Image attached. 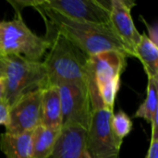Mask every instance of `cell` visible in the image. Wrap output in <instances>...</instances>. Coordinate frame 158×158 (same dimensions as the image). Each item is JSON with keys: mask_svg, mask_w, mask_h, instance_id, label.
I'll list each match as a JSON object with an SVG mask.
<instances>
[{"mask_svg": "<svg viewBox=\"0 0 158 158\" xmlns=\"http://www.w3.org/2000/svg\"><path fill=\"white\" fill-rule=\"evenodd\" d=\"M134 57L143 64L148 79H158V47L146 33H142L141 40L134 49Z\"/></svg>", "mask_w": 158, "mask_h": 158, "instance_id": "5bb4252c", "label": "cell"}, {"mask_svg": "<svg viewBox=\"0 0 158 158\" xmlns=\"http://www.w3.org/2000/svg\"><path fill=\"white\" fill-rule=\"evenodd\" d=\"M51 45L44 64L48 84L73 83L89 88L90 56L60 33H46Z\"/></svg>", "mask_w": 158, "mask_h": 158, "instance_id": "7a4b0ae2", "label": "cell"}, {"mask_svg": "<svg viewBox=\"0 0 158 158\" xmlns=\"http://www.w3.org/2000/svg\"><path fill=\"white\" fill-rule=\"evenodd\" d=\"M145 158H158V139L151 138V143Z\"/></svg>", "mask_w": 158, "mask_h": 158, "instance_id": "d6986e66", "label": "cell"}, {"mask_svg": "<svg viewBox=\"0 0 158 158\" xmlns=\"http://www.w3.org/2000/svg\"><path fill=\"white\" fill-rule=\"evenodd\" d=\"M50 45L46 37L38 36L27 26L19 13L11 20L0 22V51L5 56L41 61Z\"/></svg>", "mask_w": 158, "mask_h": 158, "instance_id": "277c9868", "label": "cell"}, {"mask_svg": "<svg viewBox=\"0 0 158 158\" xmlns=\"http://www.w3.org/2000/svg\"><path fill=\"white\" fill-rule=\"evenodd\" d=\"M60 131L53 130L40 124L31 134L32 158H47L53 152Z\"/></svg>", "mask_w": 158, "mask_h": 158, "instance_id": "9a60e30c", "label": "cell"}, {"mask_svg": "<svg viewBox=\"0 0 158 158\" xmlns=\"http://www.w3.org/2000/svg\"><path fill=\"white\" fill-rule=\"evenodd\" d=\"M32 132L0 135V150L6 158H32Z\"/></svg>", "mask_w": 158, "mask_h": 158, "instance_id": "4fadbf2b", "label": "cell"}, {"mask_svg": "<svg viewBox=\"0 0 158 158\" xmlns=\"http://www.w3.org/2000/svg\"><path fill=\"white\" fill-rule=\"evenodd\" d=\"M41 124L56 131L62 129V111L57 86L50 85L42 90Z\"/></svg>", "mask_w": 158, "mask_h": 158, "instance_id": "7c38bea8", "label": "cell"}, {"mask_svg": "<svg viewBox=\"0 0 158 158\" xmlns=\"http://www.w3.org/2000/svg\"><path fill=\"white\" fill-rule=\"evenodd\" d=\"M110 125L115 137L119 142L123 143L124 138L131 133L133 123L131 118L124 111L119 110L118 112L112 115Z\"/></svg>", "mask_w": 158, "mask_h": 158, "instance_id": "e0dca14e", "label": "cell"}, {"mask_svg": "<svg viewBox=\"0 0 158 158\" xmlns=\"http://www.w3.org/2000/svg\"><path fill=\"white\" fill-rule=\"evenodd\" d=\"M106 3L111 28L124 44L130 56H134V49L142 35L131 17V9L136 3L131 0H110Z\"/></svg>", "mask_w": 158, "mask_h": 158, "instance_id": "30bf717a", "label": "cell"}, {"mask_svg": "<svg viewBox=\"0 0 158 158\" xmlns=\"http://www.w3.org/2000/svg\"><path fill=\"white\" fill-rule=\"evenodd\" d=\"M5 101L8 106L25 94L49 86L46 69L42 61H31L17 56H6Z\"/></svg>", "mask_w": 158, "mask_h": 158, "instance_id": "3957f363", "label": "cell"}, {"mask_svg": "<svg viewBox=\"0 0 158 158\" xmlns=\"http://www.w3.org/2000/svg\"><path fill=\"white\" fill-rule=\"evenodd\" d=\"M42 90L23 95L9 106L6 132L20 134L32 132L41 124Z\"/></svg>", "mask_w": 158, "mask_h": 158, "instance_id": "ba28073f", "label": "cell"}, {"mask_svg": "<svg viewBox=\"0 0 158 158\" xmlns=\"http://www.w3.org/2000/svg\"><path fill=\"white\" fill-rule=\"evenodd\" d=\"M44 20L46 33H60L89 56L105 51H118L129 55L110 24H94L67 18L37 0L33 6Z\"/></svg>", "mask_w": 158, "mask_h": 158, "instance_id": "6da1fadb", "label": "cell"}, {"mask_svg": "<svg viewBox=\"0 0 158 158\" xmlns=\"http://www.w3.org/2000/svg\"><path fill=\"white\" fill-rule=\"evenodd\" d=\"M128 56L118 51H105L90 56V81L95 85L103 106L112 112Z\"/></svg>", "mask_w": 158, "mask_h": 158, "instance_id": "5b68a950", "label": "cell"}, {"mask_svg": "<svg viewBox=\"0 0 158 158\" xmlns=\"http://www.w3.org/2000/svg\"><path fill=\"white\" fill-rule=\"evenodd\" d=\"M84 158H92L91 157V156L87 153V151L85 152V155H84Z\"/></svg>", "mask_w": 158, "mask_h": 158, "instance_id": "7402d4cb", "label": "cell"}, {"mask_svg": "<svg viewBox=\"0 0 158 158\" xmlns=\"http://www.w3.org/2000/svg\"><path fill=\"white\" fill-rule=\"evenodd\" d=\"M114 112L101 106L93 110L86 135V151L92 158H118L122 143L114 135L110 120Z\"/></svg>", "mask_w": 158, "mask_h": 158, "instance_id": "8992f818", "label": "cell"}, {"mask_svg": "<svg viewBox=\"0 0 158 158\" xmlns=\"http://www.w3.org/2000/svg\"><path fill=\"white\" fill-rule=\"evenodd\" d=\"M8 110L9 106L5 100L0 102V126L6 125L8 118Z\"/></svg>", "mask_w": 158, "mask_h": 158, "instance_id": "ac0fdd59", "label": "cell"}, {"mask_svg": "<svg viewBox=\"0 0 158 158\" xmlns=\"http://www.w3.org/2000/svg\"><path fill=\"white\" fill-rule=\"evenodd\" d=\"M44 4L78 21L109 24V10L102 0H44Z\"/></svg>", "mask_w": 158, "mask_h": 158, "instance_id": "9c48e42d", "label": "cell"}, {"mask_svg": "<svg viewBox=\"0 0 158 158\" xmlns=\"http://www.w3.org/2000/svg\"><path fill=\"white\" fill-rule=\"evenodd\" d=\"M158 79H148L146 97L143 104L138 107L134 118H143L151 124L154 116L158 113Z\"/></svg>", "mask_w": 158, "mask_h": 158, "instance_id": "2e32d148", "label": "cell"}, {"mask_svg": "<svg viewBox=\"0 0 158 158\" xmlns=\"http://www.w3.org/2000/svg\"><path fill=\"white\" fill-rule=\"evenodd\" d=\"M5 94H6L5 78H0V102L5 100Z\"/></svg>", "mask_w": 158, "mask_h": 158, "instance_id": "44dd1931", "label": "cell"}, {"mask_svg": "<svg viewBox=\"0 0 158 158\" xmlns=\"http://www.w3.org/2000/svg\"><path fill=\"white\" fill-rule=\"evenodd\" d=\"M61 102L62 127L79 126L88 130L93 106L89 88L73 83L57 86Z\"/></svg>", "mask_w": 158, "mask_h": 158, "instance_id": "52a82bcc", "label": "cell"}, {"mask_svg": "<svg viewBox=\"0 0 158 158\" xmlns=\"http://www.w3.org/2000/svg\"><path fill=\"white\" fill-rule=\"evenodd\" d=\"M87 130L79 126L62 127L52 154L47 158H84Z\"/></svg>", "mask_w": 158, "mask_h": 158, "instance_id": "8fae6325", "label": "cell"}, {"mask_svg": "<svg viewBox=\"0 0 158 158\" xmlns=\"http://www.w3.org/2000/svg\"><path fill=\"white\" fill-rule=\"evenodd\" d=\"M6 66V56L0 51V78L5 77Z\"/></svg>", "mask_w": 158, "mask_h": 158, "instance_id": "ffe728a7", "label": "cell"}]
</instances>
